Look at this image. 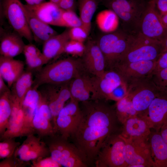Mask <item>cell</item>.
<instances>
[{"label": "cell", "instance_id": "cell-12", "mask_svg": "<svg viewBox=\"0 0 167 167\" xmlns=\"http://www.w3.org/2000/svg\"><path fill=\"white\" fill-rule=\"evenodd\" d=\"M81 116L79 103L71 98L57 117L55 127L56 134L69 140L79 124Z\"/></svg>", "mask_w": 167, "mask_h": 167}, {"label": "cell", "instance_id": "cell-23", "mask_svg": "<svg viewBox=\"0 0 167 167\" xmlns=\"http://www.w3.org/2000/svg\"><path fill=\"white\" fill-rule=\"evenodd\" d=\"M26 7L40 19L49 25L58 26L63 11L50 2H44L35 6L25 4Z\"/></svg>", "mask_w": 167, "mask_h": 167}, {"label": "cell", "instance_id": "cell-38", "mask_svg": "<svg viewBox=\"0 0 167 167\" xmlns=\"http://www.w3.org/2000/svg\"><path fill=\"white\" fill-rule=\"evenodd\" d=\"M150 78L159 92L167 95V68L152 73Z\"/></svg>", "mask_w": 167, "mask_h": 167}, {"label": "cell", "instance_id": "cell-10", "mask_svg": "<svg viewBox=\"0 0 167 167\" xmlns=\"http://www.w3.org/2000/svg\"><path fill=\"white\" fill-rule=\"evenodd\" d=\"M23 4L20 0H0V8L13 29L30 43L33 40L23 10Z\"/></svg>", "mask_w": 167, "mask_h": 167}, {"label": "cell", "instance_id": "cell-17", "mask_svg": "<svg viewBox=\"0 0 167 167\" xmlns=\"http://www.w3.org/2000/svg\"><path fill=\"white\" fill-rule=\"evenodd\" d=\"M156 61H142L122 63L113 69L118 73L127 84L137 79L150 77L155 68Z\"/></svg>", "mask_w": 167, "mask_h": 167}, {"label": "cell", "instance_id": "cell-40", "mask_svg": "<svg viewBox=\"0 0 167 167\" xmlns=\"http://www.w3.org/2000/svg\"><path fill=\"white\" fill-rule=\"evenodd\" d=\"M85 48L84 43L71 40H70L66 43L64 52L73 56H78L81 57Z\"/></svg>", "mask_w": 167, "mask_h": 167}, {"label": "cell", "instance_id": "cell-16", "mask_svg": "<svg viewBox=\"0 0 167 167\" xmlns=\"http://www.w3.org/2000/svg\"><path fill=\"white\" fill-rule=\"evenodd\" d=\"M32 126L35 134L41 139L56 134L50 110L41 93L39 104L32 121Z\"/></svg>", "mask_w": 167, "mask_h": 167}, {"label": "cell", "instance_id": "cell-28", "mask_svg": "<svg viewBox=\"0 0 167 167\" xmlns=\"http://www.w3.org/2000/svg\"><path fill=\"white\" fill-rule=\"evenodd\" d=\"M33 83L32 71L29 70L24 71L11 87V92L12 99L22 105L24 98L32 87Z\"/></svg>", "mask_w": 167, "mask_h": 167}, {"label": "cell", "instance_id": "cell-2", "mask_svg": "<svg viewBox=\"0 0 167 167\" xmlns=\"http://www.w3.org/2000/svg\"><path fill=\"white\" fill-rule=\"evenodd\" d=\"M84 68L80 58L69 57L47 64L38 71L33 87L50 84L61 85L69 83Z\"/></svg>", "mask_w": 167, "mask_h": 167}, {"label": "cell", "instance_id": "cell-47", "mask_svg": "<svg viewBox=\"0 0 167 167\" xmlns=\"http://www.w3.org/2000/svg\"><path fill=\"white\" fill-rule=\"evenodd\" d=\"M160 15L167 13V0H153Z\"/></svg>", "mask_w": 167, "mask_h": 167}, {"label": "cell", "instance_id": "cell-22", "mask_svg": "<svg viewBox=\"0 0 167 167\" xmlns=\"http://www.w3.org/2000/svg\"><path fill=\"white\" fill-rule=\"evenodd\" d=\"M23 8L34 41L36 42L43 44L49 38L58 34L50 25L40 19L31 12L25 4H23Z\"/></svg>", "mask_w": 167, "mask_h": 167}, {"label": "cell", "instance_id": "cell-14", "mask_svg": "<svg viewBox=\"0 0 167 167\" xmlns=\"http://www.w3.org/2000/svg\"><path fill=\"white\" fill-rule=\"evenodd\" d=\"M69 83L61 85L44 84V88L40 91L50 110L54 130L56 118L59 112L66 102L71 98Z\"/></svg>", "mask_w": 167, "mask_h": 167}, {"label": "cell", "instance_id": "cell-20", "mask_svg": "<svg viewBox=\"0 0 167 167\" xmlns=\"http://www.w3.org/2000/svg\"><path fill=\"white\" fill-rule=\"evenodd\" d=\"M122 125L120 134L123 137L132 139H148L152 128L144 117L137 115L127 119Z\"/></svg>", "mask_w": 167, "mask_h": 167}, {"label": "cell", "instance_id": "cell-31", "mask_svg": "<svg viewBox=\"0 0 167 167\" xmlns=\"http://www.w3.org/2000/svg\"><path fill=\"white\" fill-rule=\"evenodd\" d=\"M79 17L82 26L89 34L91 28V21L97 9V0H78Z\"/></svg>", "mask_w": 167, "mask_h": 167}, {"label": "cell", "instance_id": "cell-5", "mask_svg": "<svg viewBox=\"0 0 167 167\" xmlns=\"http://www.w3.org/2000/svg\"><path fill=\"white\" fill-rule=\"evenodd\" d=\"M131 35L122 29L107 33L96 41L104 57L105 70L113 69L121 61Z\"/></svg>", "mask_w": 167, "mask_h": 167}, {"label": "cell", "instance_id": "cell-26", "mask_svg": "<svg viewBox=\"0 0 167 167\" xmlns=\"http://www.w3.org/2000/svg\"><path fill=\"white\" fill-rule=\"evenodd\" d=\"M69 30L51 37L43 44L42 53L49 61L64 52L66 45L70 40Z\"/></svg>", "mask_w": 167, "mask_h": 167}, {"label": "cell", "instance_id": "cell-3", "mask_svg": "<svg viewBox=\"0 0 167 167\" xmlns=\"http://www.w3.org/2000/svg\"><path fill=\"white\" fill-rule=\"evenodd\" d=\"M148 2L145 0H105V4L116 14L122 29L129 34L135 35L139 32Z\"/></svg>", "mask_w": 167, "mask_h": 167}, {"label": "cell", "instance_id": "cell-53", "mask_svg": "<svg viewBox=\"0 0 167 167\" xmlns=\"http://www.w3.org/2000/svg\"><path fill=\"white\" fill-rule=\"evenodd\" d=\"M60 1L61 0H49V2L57 5Z\"/></svg>", "mask_w": 167, "mask_h": 167}, {"label": "cell", "instance_id": "cell-7", "mask_svg": "<svg viewBox=\"0 0 167 167\" xmlns=\"http://www.w3.org/2000/svg\"><path fill=\"white\" fill-rule=\"evenodd\" d=\"M161 42L148 38L139 32L131 35L127 50L119 64L142 61H156L161 54Z\"/></svg>", "mask_w": 167, "mask_h": 167}, {"label": "cell", "instance_id": "cell-30", "mask_svg": "<svg viewBox=\"0 0 167 167\" xmlns=\"http://www.w3.org/2000/svg\"><path fill=\"white\" fill-rule=\"evenodd\" d=\"M96 21L100 30L103 32L109 33L117 30L119 19L112 10L109 9L102 11L97 15Z\"/></svg>", "mask_w": 167, "mask_h": 167}, {"label": "cell", "instance_id": "cell-52", "mask_svg": "<svg viewBox=\"0 0 167 167\" xmlns=\"http://www.w3.org/2000/svg\"><path fill=\"white\" fill-rule=\"evenodd\" d=\"M161 20L165 27L167 29V13L160 15Z\"/></svg>", "mask_w": 167, "mask_h": 167}, {"label": "cell", "instance_id": "cell-6", "mask_svg": "<svg viewBox=\"0 0 167 167\" xmlns=\"http://www.w3.org/2000/svg\"><path fill=\"white\" fill-rule=\"evenodd\" d=\"M41 139L48 147L50 156L62 166H88L78 148L68 140L58 134L46 137Z\"/></svg>", "mask_w": 167, "mask_h": 167}, {"label": "cell", "instance_id": "cell-41", "mask_svg": "<svg viewBox=\"0 0 167 167\" xmlns=\"http://www.w3.org/2000/svg\"><path fill=\"white\" fill-rule=\"evenodd\" d=\"M31 165L30 161H22L14 154L3 159L0 162V167H26Z\"/></svg>", "mask_w": 167, "mask_h": 167}, {"label": "cell", "instance_id": "cell-35", "mask_svg": "<svg viewBox=\"0 0 167 167\" xmlns=\"http://www.w3.org/2000/svg\"><path fill=\"white\" fill-rule=\"evenodd\" d=\"M82 26L81 20L74 11H63L58 26L72 28Z\"/></svg>", "mask_w": 167, "mask_h": 167}, {"label": "cell", "instance_id": "cell-46", "mask_svg": "<svg viewBox=\"0 0 167 167\" xmlns=\"http://www.w3.org/2000/svg\"><path fill=\"white\" fill-rule=\"evenodd\" d=\"M57 6L63 10L74 11L76 0H61Z\"/></svg>", "mask_w": 167, "mask_h": 167}, {"label": "cell", "instance_id": "cell-4", "mask_svg": "<svg viewBox=\"0 0 167 167\" xmlns=\"http://www.w3.org/2000/svg\"><path fill=\"white\" fill-rule=\"evenodd\" d=\"M127 84L114 70H105L99 77L94 76L90 99L117 101L127 94Z\"/></svg>", "mask_w": 167, "mask_h": 167}, {"label": "cell", "instance_id": "cell-37", "mask_svg": "<svg viewBox=\"0 0 167 167\" xmlns=\"http://www.w3.org/2000/svg\"><path fill=\"white\" fill-rule=\"evenodd\" d=\"M16 138L5 139L0 142V159H4L13 155L16 149L21 144L15 141Z\"/></svg>", "mask_w": 167, "mask_h": 167}, {"label": "cell", "instance_id": "cell-34", "mask_svg": "<svg viewBox=\"0 0 167 167\" xmlns=\"http://www.w3.org/2000/svg\"><path fill=\"white\" fill-rule=\"evenodd\" d=\"M49 156L50 152L49 148L42 140L40 145L25 153L20 155L18 157L24 161H30Z\"/></svg>", "mask_w": 167, "mask_h": 167}, {"label": "cell", "instance_id": "cell-24", "mask_svg": "<svg viewBox=\"0 0 167 167\" xmlns=\"http://www.w3.org/2000/svg\"><path fill=\"white\" fill-rule=\"evenodd\" d=\"M24 63L19 60L0 55V75L11 87L24 71Z\"/></svg>", "mask_w": 167, "mask_h": 167}, {"label": "cell", "instance_id": "cell-42", "mask_svg": "<svg viewBox=\"0 0 167 167\" xmlns=\"http://www.w3.org/2000/svg\"><path fill=\"white\" fill-rule=\"evenodd\" d=\"M89 34L82 26H78L71 28L69 30L70 40L84 43Z\"/></svg>", "mask_w": 167, "mask_h": 167}, {"label": "cell", "instance_id": "cell-50", "mask_svg": "<svg viewBox=\"0 0 167 167\" xmlns=\"http://www.w3.org/2000/svg\"><path fill=\"white\" fill-rule=\"evenodd\" d=\"M27 4L30 6H35L39 4L42 2L40 0H24Z\"/></svg>", "mask_w": 167, "mask_h": 167}, {"label": "cell", "instance_id": "cell-36", "mask_svg": "<svg viewBox=\"0 0 167 167\" xmlns=\"http://www.w3.org/2000/svg\"><path fill=\"white\" fill-rule=\"evenodd\" d=\"M42 142L40 137L35 136L34 134L29 135L26 137V139L16 149L14 154L18 157L39 146Z\"/></svg>", "mask_w": 167, "mask_h": 167}, {"label": "cell", "instance_id": "cell-51", "mask_svg": "<svg viewBox=\"0 0 167 167\" xmlns=\"http://www.w3.org/2000/svg\"><path fill=\"white\" fill-rule=\"evenodd\" d=\"M161 46L162 49L161 55L167 51V35L162 41L161 43Z\"/></svg>", "mask_w": 167, "mask_h": 167}, {"label": "cell", "instance_id": "cell-21", "mask_svg": "<svg viewBox=\"0 0 167 167\" xmlns=\"http://www.w3.org/2000/svg\"><path fill=\"white\" fill-rule=\"evenodd\" d=\"M93 76L84 69L74 78L69 83L71 98L79 103L90 100L93 90Z\"/></svg>", "mask_w": 167, "mask_h": 167}, {"label": "cell", "instance_id": "cell-1", "mask_svg": "<svg viewBox=\"0 0 167 167\" xmlns=\"http://www.w3.org/2000/svg\"><path fill=\"white\" fill-rule=\"evenodd\" d=\"M105 100L79 102L82 116L70 138L88 165L94 162L107 139L117 133L118 121L114 106Z\"/></svg>", "mask_w": 167, "mask_h": 167}, {"label": "cell", "instance_id": "cell-48", "mask_svg": "<svg viewBox=\"0 0 167 167\" xmlns=\"http://www.w3.org/2000/svg\"><path fill=\"white\" fill-rule=\"evenodd\" d=\"M3 78L0 75V95L10 90L5 84Z\"/></svg>", "mask_w": 167, "mask_h": 167}, {"label": "cell", "instance_id": "cell-32", "mask_svg": "<svg viewBox=\"0 0 167 167\" xmlns=\"http://www.w3.org/2000/svg\"><path fill=\"white\" fill-rule=\"evenodd\" d=\"M12 111L11 90L0 95V136L7 129Z\"/></svg>", "mask_w": 167, "mask_h": 167}, {"label": "cell", "instance_id": "cell-11", "mask_svg": "<svg viewBox=\"0 0 167 167\" xmlns=\"http://www.w3.org/2000/svg\"><path fill=\"white\" fill-rule=\"evenodd\" d=\"M122 137L125 142L124 155L127 167H154L148 139H132Z\"/></svg>", "mask_w": 167, "mask_h": 167}, {"label": "cell", "instance_id": "cell-9", "mask_svg": "<svg viewBox=\"0 0 167 167\" xmlns=\"http://www.w3.org/2000/svg\"><path fill=\"white\" fill-rule=\"evenodd\" d=\"M125 141L120 134L115 133L105 140L94 162L96 167H127L124 155Z\"/></svg>", "mask_w": 167, "mask_h": 167}, {"label": "cell", "instance_id": "cell-44", "mask_svg": "<svg viewBox=\"0 0 167 167\" xmlns=\"http://www.w3.org/2000/svg\"><path fill=\"white\" fill-rule=\"evenodd\" d=\"M22 38L19 36L15 41L6 57L13 58L23 52L25 45Z\"/></svg>", "mask_w": 167, "mask_h": 167}, {"label": "cell", "instance_id": "cell-25", "mask_svg": "<svg viewBox=\"0 0 167 167\" xmlns=\"http://www.w3.org/2000/svg\"><path fill=\"white\" fill-rule=\"evenodd\" d=\"M148 141L154 167H167V144L160 131H151Z\"/></svg>", "mask_w": 167, "mask_h": 167}, {"label": "cell", "instance_id": "cell-45", "mask_svg": "<svg viewBox=\"0 0 167 167\" xmlns=\"http://www.w3.org/2000/svg\"><path fill=\"white\" fill-rule=\"evenodd\" d=\"M167 68V51L161 54L156 61L152 73Z\"/></svg>", "mask_w": 167, "mask_h": 167}, {"label": "cell", "instance_id": "cell-33", "mask_svg": "<svg viewBox=\"0 0 167 167\" xmlns=\"http://www.w3.org/2000/svg\"><path fill=\"white\" fill-rule=\"evenodd\" d=\"M114 106L117 119L122 124L127 119L138 115L126 96L116 101Z\"/></svg>", "mask_w": 167, "mask_h": 167}, {"label": "cell", "instance_id": "cell-49", "mask_svg": "<svg viewBox=\"0 0 167 167\" xmlns=\"http://www.w3.org/2000/svg\"><path fill=\"white\" fill-rule=\"evenodd\" d=\"M160 131L163 138L167 144V125L162 127Z\"/></svg>", "mask_w": 167, "mask_h": 167}, {"label": "cell", "instance_id": "cell-15", "mask_svg": "<svg viewBox=\"0 0 167 167\" xmlns=\"http://www.w3.org/2000/svg\"><path fill=\"white\" fill-rule=\"evenodd\" d=\"M80 58L85 69L93 76L99 77L105 71L104 57L96 41L87 42Z\"/></svg>", "mask_w": 167, "mask_h": 167}, {"label": "cell", "instance_id": "cell-19", "mask_svg": "<svg viewBox=\"0 0 167 167\" xmlns=\"http://www.w3.org/2000/svg\"><path fill=\"white\" fill-rule=\"evenodd\" d=\"M142 116L148 120L152 129L156 131L167 125V95L159 93Z\"/></svg>", "mask_w": 167, "mask_h": 167}, {"label": "cell", "instance_id": "cell-43", "mask_svg": "<svg viewBox=\"0 0 167 167\" xmlns=\"http://www.w3.org/2000/svg\"><path fill=\"white\" fill-rule=\"evenodd\" d=\"M31 167H61L62 166L49 156L31 161Z\"/></svg>", "mask_w": 167, "mask_h": 167}, {"label": "cell", "instance_id": "cell-13", "mask_svg": "<svg viewBox=\"0 0 167 167\" xmlns=\"http://www.w3.org/2000/svg\"><path fill=\"white\" fill-rule=\"evenodd\" d=\"M139 32L161 43L167 35V29L161 20L153 0L148 2L140 23Z\"/></svg>", "mask_w": 167, "mask_h": 167}, {"label": "cell", "instance_id": "cell-39", "mask_svg": "<svg viewBox=\"0 0 167 167\" xmlns=\"http://www.w3.org/2000/svg\"><path fill=\"white\" fill-rule=\"evenodd\" d=\"M20 36L16 32H9L3 34L1 37L0 44V54L6 56L11 47Z\"/></svg>", "mask_w": 167, "mask_h": 167}, {"label": "cell", "instance_id": "cell-18", "mask_svg": "<svg viewBox=\"0 0 167 167\" xmlns=\"http://www.w3.org/2000/svg\"><path fill=\"white\" fill-rule=\"evenodd\" d=\"M12 111L8 127L0 141L10 138L22 137L32 134L26 127L22 105L11 99Z\"/></svg>", "mask_w": 167, "mask_h": 167}, {"label": "cell", "instance_id": "cell-8", "mask_svg": "<svg viewBox=\"0 0 167 167\" xmlns=\"http://www.w3.org/2000/svg\"><path fill=\"white\" fill-rule=\"evenodd\" d=\"M126 96L135 110L143 115L159 92L150 77L137 79L127 83Z\"/></svg>", "mask_w": 167, "mask_h": 167}, {"label": "cell", "instance_id": "cell-29", "mask_svg": "<svg viewBox=\"0 0 167 167\" xmlns=\"http://www.w3.org/2000/svg\"><path fill=\"white\" fill-rule=\"evenodd\" d=\"M23 53L28 70L31 71H39L49 61L36 45L31 43L25 45Z\"/></svg>", "mask_w": 167, "mask_h": 167}, {"label": "cell", "instance_id": "cell-27", "mask_svg": "<svg viewBox=\"0 0 167 167\" xmlns=\"http://www.w3.org/2000/svg\"><path fill=\"white\" fill-rule=\"evenodd\" d=\"M41 96L40 91L32 86L27 93L23 101L22 107L24 113L25 124L30 130H33L32 122Z\"/></svg>", "mask_w": 167, "mask_h": 167}]
</instances>
